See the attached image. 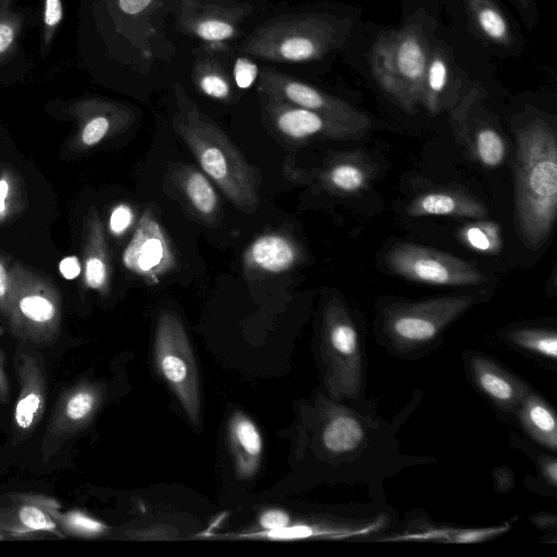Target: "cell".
I'll list each match as a JSON object with an SVG mask.
<instances>
[{
    "mask_svg": "<svg viewBox=\"0 0 557 557\" xmlns=\"http://www.w3.org/2000/svg\"><path fill=\"white\" fill-rule=\"evenodd\" d=\"M11 397L10 382L4 370L3 354L0 349V403H9Z\"/></svg>",
    "mask_w": 557,
    "mask_h": 557,
    "instance_id": "47",
    "label": "cell"
},
{
    "mask_svg": "<svg viewBox=\"0 0 557 557\" xmlns=\"http://www.w3.org/2000/svg\"><path fill=\"white\" fill-rule=\"evenodd\" d=\"M374 174L373 164L356 152L332 159L321 173L323 185L334 194L356 195L368 187Z\"/></svg>",
    "mask_w": 557,
    "mask_h": 557,
    "instance_id": "21",
    "label": "cell"
},
{
    "mask_svg": "<svg viewBox=\"0 0 557 557\" xmlns=\"http://www.w3.org/2000/svg\"><path fill=\"white\" fill-rule=\"evenodd\" d=\"M265 535L276 540L306 539L310 536H326L333 539L327 531L306 524L287 525L277 530H271L268 531Z\"/></svg>",
    "mask_w": 557,
    "mask_h": 557,
    "instance_id": "37",
    "label": "cell"
},
{
    "mask_svg": "<svg viewBox=\"0 0 557 557\" xmlns=\"http://www.w3.org/2000/svg\"><path fill=\"white\" fill-rule=\"evenodd\" d=\"M152 0H117L119 8L126 14H137L146 10Z\"/></svg>",
    "mask_w": 557,
    "mask_h": 557,
    "instance_id": "46",
    "label": "cell"
},
{
    "mask_svg": "<svg viewBox=\"0 0 557 557\" xmlns=\"http://www.w3.org/2000/svg\"><path fill=\"white\" fill-rule=\"evenodd\" d=\"M60 271L66 278H74L82 272V264L74 256L63 259L60 263Z\"/></svg>",
    "mask_w": 557,
    "mask_h": 557,
    "instance_id": "45",
    "label": "cell"
},
{
    "mask_svg": "<svg viewBox=\"0 0 557 557\" xmlns=\"http://www.w3.org/2000/svg\"><path fill=\"white\" fill-rule=\"evenodd\" d=\"M12 294L5 315L11 333L24 343L51 345L62 321V298L52 281L20 262L11 265Z\"/></svg>",
    "mask_w": 557,
    "mask_h": 557,
    "instance_id": "7",
    "label": "cell"
},
{
    "mask_svg": "<svg viewBox=\"0 0 557 557\" xmlns=\"http://www.w3.org/2000/svg\"><path fill=\"white\" fill-rule=\"evenodd\" d=\"M351 22L326 13L285 14L257 27L244 41L250 55L271 62L315 61L341 47Z\"/></svg>",
    "mask_w": 557,
    "mask_h": 557,
    "instance_id": "3",
    "label": "cell"
},
{
    "mask_svg": "<svg viewBox=\"0 0 557 557\" xmlns=\"http://www.w3.org/2000/svg\"><path fill=\"white\" fill-rule=\"evenodd\" d=\"M69 114L76 121L77 129L70 149L83 151L100 144L108 136L124 127L129 111L121 104L100 98H85L73 102Z\"/></svg>",
    "mask_w": 557,
    "mask_h": 557,
    "instance_id": "16",
    "label": "cell"
},
{
    "mask_svg": "<svg viewBox=\"0 0 557 557\" xmlns=\"http://www.w3.org/2000/svg\"><path fill=\"white\" fill-rule=\"evenodd\" d=\"M246 263L268 273H282L297 260V249L284 236L267 234L255 239L245 256Z\"/></svg>",
    "mask_w": 557,
    "mask_h": 557,
    "instance_id": "25",
    "label": "cell"
},
{
    "mask_svg": "<svg viewBox=\"0 0 557 557\" xmlns=\"http://www.w3.org/2000/svg\"><path fill=\"white\" fill-rule=\"evenodd\" d=\"M430 46L422 25L409 22L381 33L370 50V67L384 94L410 113L421 104Z\"/></svg>",
    "mask_w": 557,
    "mask_h": 557,
    "instance_id": "5",
    "label": "cell"
},
{
    "mask_svg": "<svg viewBox=\"0 0 557 557\" xmlns=\"http://www.w3.org/2000/svg\"><path fill=\"white\" fill-rule=\"evenodd\" d=\"M532 523L541 530H555L557 527V518L554 512H539L530 517Z\"/></svg>",
    "mask_w": 557,
    "mask_h": 557,
    "instance_id": "44",
    "label": "cell"
},
{
    "mask_svg": "<svg viewBox=\"0 0 557 557\" xmlns=\"http://www.w3.org/2000/svg\"><path fill=\"white\" fill-rule=\"evenodd\" d=\"M472 150L476 159L486 168L499 166L506 157V143L500 133L488 124L475 129Z\"/></svg>",
    "mask_w": 557,
    "mask_h": 557,
    "instance_id": "30",
    "label": "cell"
},
{
    "mask_svg": "<svg viewBox=\"0 0 557 557\" xmlns=\"http://www.w3.org/2000/svg\"><path fill=\"white\" fill-rule=\"evenodd\" d=\"M319 357L323 367V382L334 400L364 398L367 356L357 322L337 297L324 307Z\"/></svg>",
    "mask_w": 557,
    "mask_h": 557,
    "instance_id": "6",
    "label": "cell"
},
{
    "mask_svg": "<svg viewBox=\"0 0 557 557\" xmlns=\"http://www.w3.org/2000/svg\"><path fill=\"white\" fill-rule=\"evenodd\" d=\"M101 394L96 384L83 382L60 395L42 440L41 453L45 460L61 444L88 425L101 403Z\"/></svg>",
    "mask_w": 557,
    "mask_h": 557,
    "instance_id": "14",
    "label": "cell"
},
{
    "mask_svg": "<svg viewBox=\"0 0 557 557\" xmlns=\"http://www.w3.org/2000/svg\"><path fill=\"white\" fill-rule=\"evenodd\" d=\"M122 259L126 269L150 284L158 283L175 267L170 242L150 209L141 214Z\"/></svg>",
    "mask_w": 557,
    "mask_h": 557,
    "instance_id": "12",
    "label": "cell"
},
{
    "mask_svg": "<svg viewBox=\"0 0 557 557\" xmlns=\"http://www.w3.org/2000/svg\"><path fill=\"white\" fill-rule=\"evenodd\" d=\"M510 529V524L463 529L441 525L437 527L431 522L411 523L401 531H396L391 535L383 536L380 541L391 542H437V543H478L498 536Z\"/></svg>",
    "mask_w": 557,
    "mask_h": 557,
    "instance_id": "20",
    "label": "cell"
},
{
    "mask_svg": "<svg viewBox=\"0 0 557 557\" xmlns=\"http://www.w3.org/2000/svg\"><path fill=\"white\" fill-rule=\"evenodd\" d=\"M536 462L539 465L541 476L552 488L557 486V459L552 455H539Z\"/></svg>",
    "mask_w": 557,
    "mask_h": 557,
    "instance_id": "41",
    "label": "cell"
},
{
    "mask_svg": "<svg viewBox=\"0 0 557 557\" xmlns=\"http://www.w3.org/2000/svg\"><path fill=\"white\" fill-rule=\"evenodd\" d=\"M259 71L258 65L249 58H237L233 67L234 81L237 87L240 89L250 88L259 76Z\"/></svg>",
    "mask_w": 557,
    "mask_h": 557,
    "instance_id": "38",
    "label": "cell"
},
{
    "mask_svg": "<svg viewBox=\"0 0 557 557\" xmlns=\"http://www.w3.org/2000/svg\"><path fill=\"white\" fill-rule=\"evenodd\" d=\"M3 539L2 535L0 534V540Z\"/></svg>",
    "mask_w": 557,
    "mask_h": 557,
    "instance_id": "50",
    "label": "cell"
},
{
    "mask_svg": "<svg viewBox=\"0 0 557 557\" xmlns=\"http://www.w3.org/2000/svg\"><path fill=\"white\" fill-rule=\"evenodd\" d=\"M47 510L55 520L57 524H59L64 532L71 535L96 537L102 535L108 529L101 521L96 520L79 510L60 512L58 503H53L48 506Z\"/></svg>",
    "mask_w": 557,
    "mask_h": 557,
    "instance_id": "31",
    "label": "cell"
},
{
    "mask_svg": "<svg viewBox=\"0 0 557 557\" xmlns=\"http://www.w3.org/2000/svg\"><path fill=\"white\" fill-rule=\"evenodd\" d=\"M195 78L199 89L205 95L219 100L230 97V83L214 63L200 62L197 64Z\"/></svg>",
    "mask_w": 557,
    "mask_h": 557,
    "instance_id": "33",
    "label": "cell"
},
{
    "mask_svg": "<svg viewBox=\"0 0 557 557\" xmlns=\"http://www.w3.org/2000/svg\"><path fill=\"white\" fill-rule=\"evenodd\" d=\"M260 98L269 122L281 135L289 139H347L364 134L350 125L294 106L275 96L260 92Z\"/></svg>",
    "mask_w": 557,
    "mask_h": 557,
    "instance_id": "13",
    "label": "cell"
},
{
    "mask_svg": "<svg viewBox=\"0 0 557 557\" xmlns=\"http://www.w3.org/2000/svg\"><path fill=\"white\" fill-rule=\"evenodd\" d=\"M20 393L13 414V443L27 440L39 424L46 407L47 375L40 356L20 350L14 356Z\"/></svg>",
    "mask_w": 557,
    "mask_h": 557,
    "instance_id": "15",
    "label": "cell"
},
{
    "mask_svg": "<svg viewBox=\"0 0 557 557\" xmlns=\"http://www.w3.org/2000/svg\"><path fill=\"white\" fill-rule=\"evenodd\" d=\"M515 1L520 8L528 10L531 7V3L533 0H515Z\"/></svg>",
    "mask_w": 557,
    "mask_h": 557,
    "instance_id": "48",
    "label": "cell"
},
{
    "mask_svg": "<svg viewBox=\"0 0 557 557\" xmlns=\"http://www.w3.org/2000/svg\"><path fill=\"white\" fill-rule=\"evenodd\" d=\"M500 337L512 348L548 366L557 363V331L546 326H513Z\"/></svg>",
    "mask_w": 557,
    "mask_h": 557,
    "instance_id": "26",
    "label": "cell"
},
{
    "mask_svg": "<svg viewBox=\"0 0 557 557\" xmlns=\"http://www.w3.org/2000/svg\"><path fill=\"white\" fill-rule=\"evenodd\" d=\"M134 213L128 205L120 203L113 208L109 219L110 232L116 236L125 233L132 225Z\"/></svg>",
    "mask_w": 557,
    "mask_h": 557,
    "instance_id": "39",
    "label": "cell"
},
{
    "mask_svg": "<svg viewBox=\"0 0 557 557\" xmlns=\"http://www.w3.org/2000/svg\"><path fill=\"white\" fill-rule=\"evenodd\" d=\"M522 430L540 446L557 451V419L553 407L531 389L515 416Z\"/></svg>",
    "mask_w": 557,
    "mask_h": 557,
    "instance_id": "23",
    "label": "cell"
},
{
    "mask_svg": "<svg viewBox=\"0 0 557 557\" xmlns=\"http://www.w3.org/2000/svg\"><path fill=\"white\" fill-rule=\"evenodd\" d=\"M258 90L350 125L363 133L371 126L369 116L348 102L270 67L259 71Z\"/></svg>",
    "mask_w": 557,
    "mask_h": 557,
    "instance_id": "10",
    "label": "cell"
},
{
    "mask_svg": "<svg viewBox=\"0 0 557 557\" xmlns=\"http://www.w3.org/2000/svg\"><path fill=\"white\" fill-rule=\"evenodd\" d=\"M23 503L0 509V530L14 535L49 532L58 534V524L47 507L55 503L48 497H22Z\"/></svg>",
    "mask_w": 557,
    "mask_h": 557,
    "instance_id": "22",
    "label": "cell"
},
{
    "mask_svg": "<svg viewBox=\"0 0 557 557\" xmlns=\"http://www.w3.org/2000/svg\"><path fill=\"white\" fill-rule=\"evenodd\" d=\"M459 237L468 247L480 252L496 253L502 248L499 227L492 221L467 224L460 230Z\"/></svg>",
    "mask_w": 557,
    "mask_h": 557,
    "instance_id": "32",
    "label": "cell"
},
{
    "mask_svg": "<svg viewBox=\"0 0 557 557\" xmlns=\"http://www.w3.org/2000/svg\"><path fill=\"white\" fill-rule=\"evenodd\" d=\"M476 300L472 295H454L388 305L380 313L379 341L389 355L420 358Z\"/></svg>",
    "mask_w": 557,
    "mask_h": 557,
    "instance_id": "4",
    "label": "cell"
},
{
    "mask_svg": "<svg viewBox=\"0 0 557 557\" xmlns=\"http://www.w3.org/2000/svg\"><path fill=\"white\" fill-rule=\"evenodd\" d=\"M12 294V272L8 259L0 255V312L5 317Z\"/></svg>",
    "mask_w": 557,
    "mask_h": 557,
    "instance_id": "40",
    "label": "cell"
},
{
    "mask_svg": "<svg viewBox=\"0 0 557 557\" xmlns=\"http://www.w3.org/2000/svg\"><path fill=\"white\" fill-rule=\"evenodd\" d=\"M471 24L486 41L502 47L512 45L510 25L494 0H463Z\"/></svg>",
    "mask_w": 557,
    "mask_h": 557,
    "instance_id": "28",
    "label": "cell"
},
{
    "mask_svg": "<svg viewBox=\"0 0 557 557\" xmlns=\"http://www.w3.org/2000/svg\"><path fill=\"white\" fill-rule=\"evenodd\" d=\"M259 522L264 530L271 531L289 525L290 518L283 510L270 509L260 516Z\"/></svg>",
    "mask_w": 557,
    "mask_h": 557,
    "instance_id": "42",
    "label": "cell"
},
{
    "mask_svg": "<svg viewBox=\"0 0 557 557\" xmlns=\"http://www.w3.org/2000/svg\"><path fill=\"white\" fill-rule=\"evenodd\" d=\"M494 481H495V488L500 492H508L513 486V474L508 469L505 470V468H497L494 470Z\"/></svg>",
    "mask_w": 557,
    "mask_h": 557,
    "instance_id": "43",
    "label": "cell"
},
{
    "mask_svg": "<svg viewBox=\"0 0 557 557\" xmlns=\"http://www.w3.org/2000/svg\"><path fill=\"white\" fill-rule=\"evenodd\" d=\"M387 268L418 283L438 286H473L486 281L473 264L446 252L411 243L394 245L385 255Z\"/></svg>",
    "mask_w": 557,
    "mask_h": 557,
    "instance_id": "9",
    "label": "cell"
},
{
    "mask_svg": "<svg viewBox=\"0 0 557 557\" xmlns=\"http://www.w3.org/2000/svg\"><path fill=\"white\" fill-rule=\"evenodd\" d=\"M178 187L190 208L205 221L212 222L219 214V199L202 171L184 165L175 173Z\"/></svg>",
    "mask_w": 557,
    "mask_h": 557,
    "instance_id": "27",
    "label": "cell"
},
{
    "mask_svg": "<svg viewBox=\"0 0 557 557\" xmlns=\"http://www.w3.org/2000/svg\"><path fill=\"white\" fill-rule=\"evenodd\" d=\"M83 283L107 296L111 285V260L98 211L91 207L83 221Z\"/></svg>",
    "mask_w": 557,
    "mask_h": 557,
    "instance_id": "18",
    "label": "cell"
},
{
    "mask_svg": "<svg viewBox=\"0 0 557 557\" xmlns=\"http://www.w3.org/2000/svg\"><path fill=\"white\" fill-rule=\"evenodd\" d=\"M62 20V0H44L41 50L50 46Z\"/></svg>",
    "mask_w": 557,
    "mask_h": 557,
    "instance_id": "36",
    "label": "cell"
},
{
    "mask_svg": "<svg viewBox=\"0 0 557 557\" xmlns=\"http://www.w3.org/2000/svg\"><path fill=\"white\" fill-rule=\"evenodd\" d=\"M23 14L9 9L0 13V63L9 59L17 48Z\"/></svg>",
    "mask_w": 557,
    "mask_h": 557,
    "instance_id": "34",
    "label": "cell"
},
{
    "mask_svg": "<svg viewBox=\"0 0 557 557\" xmlns=\"http://www.w3.org/2000/svg\"><path fill=\"white\" fill-rule=\"evenodd\" d=\"M17 180L4 170L0 173V224L8 221L17 210Z\"/></svg>",
    "mask_w": 557,
    "mask_h": 557,
    "instance_id": "35",
    "label": "cell"
},
{
    "mask_svg": "<svg viewBox=\"0 0 557 557\" xmlns=\"http://www.w3.org/2000/svg\"><path fill=\"white\" fill-rule=\"evenodd\" d=\"M557 212V141L554 129L534 119L517 133L516 215L522 239L542 245Z\"/></svg>",
    "mask_w": 557,
    "mask_h": 557,
    "instance_id": "2",
    "label": "cell"
},
{
    "mask_svg": "<svg viewBox=\"0 0 557 557\" xmlns=\"http://www.w3.org/2000/svg\"><path fill=\"white\" fill-rule=\"evenodd\" d=\"M463 368L471 385L492 407L515 416L531 386L493 357L476 350L462 352Z\"/></svg>",
    "mask_w": 557,
    "mask_h": 557,
    "instance_id": "11",
    "label": "cell"
},
{
    "mask_svg": "<svg viewBox=\"0 0 557 557\" xmlns=\"http://www.w3.org/2000/svg\"><path fill=\"white\" fill-rule=\"evenodd\" d=\"M239 14L210 0H182L181 26L207 44L221 45L236 34Z\"/></svg>",
    "mask_w": 557,
    "mask_h": 557,
    "instance_id": "17",
    "label": "cell"
},
{
    "mask_svg": "<svg viewBox=\"0 0 557 557\" xmlns=\"http://www.w3.org/2000/svg\"><path fill=\"white\" fill-rule=\"evenodd\" d=\"M228 438L237 476L251 478L258 470L262 453V438L252 420L235 412L230 421Z\"/></svg>",
    "mask_w": 557,
    "mask_h": 557,
    "instance_id": "24",
    "label": "cell"
},
{
    "mask_svg": "<svg viewBox=\"0 0 557 557\" xmlns=\"http://www.w3.org/2000/svg\"><path fill=\"white\" fill-rule=\"evenodd\" d=\"M410 216L447 215L483 219L487 209L476 198L455 189H440L423 193L413 198L408 207Z\"/></svg>",
    "mask_w": 557,
    "mask_h": 557,
    "instance_id": "19",
    "label": "cell"
},
{
    "mask_svg": "<svg viewBox=\"0 0 557 557\" xmlns=\"http://www.w3.org/2000/svg\"><path fill=\"white\" fill-rule=\"evenodd\" d=\"M449 64L445 51L440 46L430 47L423 77L421 104L433 114L440 109L441 98L448 82Z\"/></svg>",
    "mask_w": 557,
    "mask_h": 557,
    "instance_id": "29",
    "label": "cell"
},
{
    "mask_svg": "<svg viewBox=\"0 0 557 557\" xmlns=\"http://www.w3.org/2000/svg\"><path fill=\"white\" fill-rule=\"evenodd\" d=\"M154 357L159 372L169 383L194 425L200 420L199 380L193 350L180 317L173 311L159 314Z\"/></svg>",
    "mask_w": 557,
    "mask_h": 557,
    "instance_id": "8",
    "label": "cell"
},
{
    "mask_svg": "<svg viewBox=\"0 0 557 557\" xmlns=\"http://www.w3.org/2000/svg\"><path fill=\"white\" fill-rule=\"evenodd\" d=\"M13 0H0V13L8 10Z\"/></svg>",
    "mask_w": 557,
    "mask_h": 557,
    "instance_id": "49",
    "label": "cell"
},
{
    "mask_svg": "<svg viewBox=\"0 0 557 557\" xmlns=\"http://www.w3.org/2000/svg\"><path fill=\"white\" fill-rule=\"evenodd\" d=\"M176 111L173 128L188 147L201 171L240 211L253 213L260 202L259 175L224 131L174 84Z\"/></svg>",
    "mask_w": 557,
    "mask_h": 557,
    "instance_id": "1",
    "label": "cell"
}]
</instances>
